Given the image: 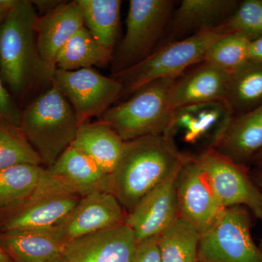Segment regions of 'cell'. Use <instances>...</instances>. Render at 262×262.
<instances>
[{"instance_id": "cell-19", "label": "cell", "mask_w": 262, "mask_h": 262, "mask_svg": "<svg viewBox=\"0 0 262 262\" xmlns=\"http://www.w3.org/2000/svg\"><path fill=\"white\" fill-rule=\"evenodd\" d=\"M233 117L234 114L226 101L184 106L174 110L168 134L172 136L182 130L184 141L193 144L211 134L210 148Z\"/></svg>"}, {"instance_id": "cell-12", "label": "cell", "mask_w": 262, "mask_h": 262, "mask_svg": "<svg viewBox=\"0 0 262 262\" xmlns=\"http://www.w3.org/2000/svg\"><path fill=\"white\" fill-rule=\"evenodd\" d=\"M127 214L111 193L95 192L81 198L62 220L50 228L65 246L82 236L124 223Z\"/></svg>"}, {"instance_id": "cell-5", "label": "cell", "mask_w": 262, "mask_h": 262, "mask_svg": "<svg viewBox=\"0 0 262 262\" xmlns=\"http://www.w3.org/2000/svg\"><path fill=\"white\" fill-rule=\"evenodd\" d=\"M225 34L220 27L200 31L182 40L169 43L143 61L111 77L121 83L122 96L132 95L153 81L178 78L188 68L201 63L207 51Z\"/></svg>"}, {"instance_id": "cell-2", "label": "cell", "mask_w": 262, "mask_h": 262, "mask_svg": "<svg viewBox=\"0 0 262 262\" xmlns=\"http://www.w3.org/2000/svg\"><path fill=\"white\" fill-rule=\"evenodd\" d=\"M37 9L29 0H19L0 24V76L17 99L23 100L43 82L38 52Z\"/></svg>"}, {"instance_id": "cell-13", "label": "cell", "mask_w": 262, "mask_h": 262, "mask_svg": "<svg viewBox=\"0 0 262 262\" xmlns=\"http://www.w3.org/2000/svg\"><path fill=\"white\" fill-rule=\"evenodd\" d=\"M82 27L83 16L77 0L62 1L56 8L39 17L37 42L42 64L43 82L51 84L56 70L58 53Z\"/></svg>"}, {"instance_id": "cell-24", "label": "cell", "mask_w": 262, "mask_h": 262, "mask_svg": "<svg viewBox=\"0 0 262 262\" xmlns=\"http://www.w3.org/2000/svg\"><path fill=\"white\" fill-rule=\"evenodd\" d=\"M84 27L103 47L115 51L120 32V0H77Z\"/></svg>"}, {"instance_id": "cell-1", "label": "cell", "mask_w": 262, "mask_h": 262, "mask_svg": "<svg viewBox=\"0 0 262 262\" xmlns=\"http://www.w3.org/2000/svg\"><path fill=\"white\" fill-rule=\"evenodd\" d=\"M189 155L179 149L170 134L125 141L120 161L108 176V192L116 198L127 213H130Z\"/></svg>"}, {"instance_id": "cell-14", "label": "cell", "mask_w": 262, "mask_h": 262, "mask_svg": "<svg viewBox=\"0 0 262 262\" xmlns=\"http://www.w3.org/2000/svg\"><path fill=\"white\" fill-rule=\"evenodd\" d=\"M184 163L148 193L135 208L127 213L125 224L134 231L138 243L156 237L178 218L176 183Z\"/></svg>"}, {"instance_id": "cell-7", "label": "cell", "mask_w": 262, "mask_h": 262, "mask_svg": "<svg viewBox=\"0 0 262 262\" xmlns=\"http://www.w3.org/2000/svg\"><path fill=\"white\" fill-rule=\"evenodd\" d=\"M199 262H262V251L251 234V218L246 207L226 208L219 220L201 235Z\"/></svg>"}, {"instance_id": "cell-11", "label": "cell", "mask_w": 262, "mask_h": 262, "mask_svg": "<svg viewBox=\"0 0 262 262\" xmlns=\"http://www.w3.org/2000/svg\"><path fill=\"white\" fill-rule=\"evenodd\" d=\"M179 217L201 235L215 225L225 211L209 178L195 156L189 155L182 165L176 183Z\"/></svg>"}, {"instance_id": "cell-17", "label": "cell", "mask_w": 262, "mask_h": 262, "mask_svg": "<svg viewBox=\"0 0 262 262\" xmlns=\"http://www.w3.org/2000/svg\"><path fill=\"white\" fill-rule=\"evenodd\" d=\"M229 74L206 62L188 74L176 79L170 90V103L173 110L191 106L225 101Z\"/></svg>"}, {"instance_id": "cell-4", "label": "cell", "mask_w": 262, "mask_h": 262, "mask_svg": "<svg viewBox=\"0 0 262 262\" xmlns=\"http://www.w3.org/2000/svg\"><path fill=\"white\" fill-rule=\"evenodd\" d=\"M176 79H160L143 86L127 101L108 108L101 121L124 141L168 134L174 113L169 95Z\"/></svg>"}, {"instance_id": "cell-34", "label": "cell", "mask_w": 262, "mask_h": 262, "mask_svg": "<svg viewBox=\"0 0 262 262\" xmlns=\"http://www.w3.org/2000/svg\"><path fill=\"white\" fill-rule=\"evenodd\" d=\"M36 9L46 12V13L56 8L62 1H53V0H34L31 1Z\"/></svg>"}, {"instance_id": "cell-38", "label": "cell", "mask_w": 262, "mask_h": 262, "mask_svg": "<svg viewBox=\"0 0 262 262\" xmlns=\"http://www.w3.org/2000/svg\"><path fill=\"white\" fill-rule=\"evenodd\" d=\"M9 11L10 10H6L0 8V24L3 23V20H4L5 17H6L7 14H8Z\"/></svg>"}, {"instance_id": "cell-29", "label": "cell", "mask_w": 262, "mask_h": 262, "mask_svg": "<svg viewBox=\"0 0 262 262\" xmlns=\"http://www.w3.org/2000/svg\"><path fill=\"white\" fill-rule=\"evenodd\" d=\"M251 41L238 34H226L213 43L203 57V61L227 74H232L247 63Z\"/></svg>"}, {"instance_id": "cell-31", "label": "cell", "mask_w": 262, "mask_h": 262, "mask_svg": "<svg viewBox=\"0 0 262 262\" xmlns=\"http://www.w3.org/2000/svg\"><path fill=\"white\" fill-rule=\"evenodd\" d=\"M22 110L13 97L0 76V118L20 127Z\"/></svg>"}, {"instance_id": "cell-21", "label": "cell", "mask_w": 262, "mask_h": 262, "mask_svg": "<svg viewBox=\"0 0 262 262\" xmlns=\"http://www.w3.org/2000/svg\"><path fill=\"white\" fill-rule=\"evenodd\" d=\"M125 143L107 124L100 120L81 124L72 145L83 151L110 176L120 161Z\"/></svg>"}, {"instance_id": "cell-35", "label": "cell", "mask_w": 262, "mask_h": 262, "mask_svg": "<svg viewBox=\"0 0 262 262\" xmlns=\"http://www.w3.org/2000/svg\"><path fill=\"white\" fill-rule=\"evenodd\" d=\"M251 177L253 180L256 183L257 187L259 188L260 190L262 193V171L261 170H256V169L253 168L252 171H251ZM260 249L262 251V239L259 244Z\"/></svg>"}, {"instance_id": "cell-32", "label": "cell", "mask_w": 262, "mask_h": 262, "mask_svg": "<svg viewBox=\"0 0 262 262\" xmlns=\"http://www.w3.org/2000/svg\"><path fill=\"white\" fill-rule=\"evenodd\" d=\"M132 262H162L158 236L138 243Z\"/></svg>"}, {"instance_id": "cell-10", "label": "cell", "mask_w": 262, "mask_h": 262, "mask_svg": "<svg viewBox=\"0 0 262 262\" xmlns=\"http://www.w3.org/2000/svg\"><path fill=\"white\" fill-rule=\"evenodd\" d=\"M195 157L224 208L244 206L262 221V193L248 166L234 163L212 149L203 150Z\"/></svg>"}, {"instance_id": "cell-36", "label": "cell", "mask_w": 262, "mask_h": 262, "mask_svg": "<svg viewBox=\"0 0 262 262\" xmlns=\"http://www.w3.org/2000/svg\"><path fill=\"white\" fill-rule=\"evenodd\" d=\"M251 165H253V168L262 171V150L255 157Z\"/></svg>"}, {"instance_id": "cell-26", "label": "cell", "mask_w": 262, "mask_h": 262, "mask_svg": "<svg viewBox=\"0 0 262 262\" xmlns=\"http://www.w3.org/2000/svg\"><path fill=\"white\" fill-rule=\"evenodd\" d=\"M46 168L20 164L0 170V213L27 200L40 182Z\"/></svg>"}, {"instance_id": "cell-15", "label": "cell", "mask_w": 262, "mask_h": 262, "mask_svg": "<svg viewBox=\"0 0 262 262\" xmlns=\"http://www.w3.org/2000/svg\"><path fill=\"white\" fill-rule=\"evenodd\" d=\"M138 241L125 222L71 241L64 246V262H132Z\"/></svg>"}, {"instance_id": "cell-3", "label": "cell", "mask_w": 262, "mask_h": 262, "mask_svg": "<svg viewBox=\"0 0 262 262\" xmlns=\"http://www.w3.org/2000/svg\"><path fill=\"white\" fill-rule=\"evenodd\" d=\"M80 125L67 98L51 83L22 110L20 128L48 168L73 144Z\"/></svg>"}, {"instance_id": "cell-6", "label": "cell", "mask_w": 262, "mask_h": 262, "mask_svg": "<svg viewBox=\"0 0 262 262\" xmlns=\"http://www.w3.org/2000/svg\"><path fill=\"white\" fill-rule=\"evenodd\" d=\"M170 0H130L126 31L114 51L113 75L145 59L163 35L173 13Z\"/></svg>"}, {"instance_id": "cell-16", "label": "cell", "mask_w": 262, "mask_h": 262, "mask_svg": "<svg viewBox=\"0 0 262 262\" xmlns=\"http://www.w3.org/2000/svg\"><path fill=\"white\" fill-rule=\"evenodd\" d=\"M209 149L249 167L262 150V104L243 115H234Z\"/></svg>"}, {"instance_id": "cell-28", "label": "cell", "mask_w": 262, "mask_h": 262, "mask_svg": "<svg viewBox=\"0 0 262 262\" xmlns=\"http://www.w3.org/2000/svg\"><path fill=\"white\" fill-rule=\"evenodd\" d=\"M20 164L42 165L20 127L0 118V170Z\"/></svg>"}, {"instance_id": "cell-25", "label": "cell", "mask_w": 262, "mask_h": 262, "mask_svg": "<svg viewBox=\"0 0 262 262\" xmlns=\"http://www.w3.org/2000/svg\"><path fill=\"white\" fill-rule=\"evenodd\" d=\"M225 101L234 115H243L262 104V63L248 61L229 74Z\"/></svg>"}, {"instance_id": "cell-8", "label": "cell", "mask_w": 262, "mask_h": 262, "mask_svg": "<svg viewBox=\"0 0 262 262\" xmlns=\"http://www.w3.org/2000/svg\"><path fill=\"white\" fill-rule=\"evenodd\" d=\"M80 199L53 179L46 169L37 187L27 200L0 213V233L49 228L62 220Z\"/></svg>"}, {"instance_id": "cell-9", "label": "cell", "mask_w": 262, "mask_h": 262, "mask_svg": "<svg viewBox=\"0 0 262 262\" xmlns=\"http://www.w3.org/2000/svg\"><path fill=\"white\" fill-rule=\"evenodd\" d=\"M51 83L67 98L80 124L102 116L122 97L123 91L116 78L101 75L94 68L56 70Z\"/></svg>"}, {"instance_id": "cell-22", "label": "cell", "mask_w": 262, "mask_h": 262, "mask_svg": "<svg viewBox=\"0 0 262 262\" xmlns=\"http://www.w3.org/2000/svg\"><path fill=\"white\" fill-rule=\"evenodd\" d=\"M238 6L234 0H183L176 11V32L194 33L220 27Z\"/></svg>"}, {"instance_id": "cell-33", "label": "cell", "mask_w": 262, "mask_h": 262, "mask_svg": "<svg viewBox=\"0 0 262 262\" xmlns=\"http://www.w3.org/2000/svg\"><path fill=\"white\" fill-rule=\"evenodd\" d=\"M248 60V61L262 63V37L250 42Z\"/></svg>"}, {"instance_id": "cell-23", "label": "cell", "mask_w": 262, "mask_h": 262, "mask_svg": "<svg viewBox=\"0 0 262 262\" xmlns=\"http://www.w3.org/2000/svg\"><path fill=\"white\" fill-rule=\"evenodd\" d=\"M113 54L82 27L60 51L56 58V70L76 71L104 67L111 63Z\"/></svg>"}, {"instance_id": "cell-37", "label": "cell", "mask_w": 262, "mask_h": 262, "mask_svg": "<svg viewBox=\"0 0 262 262\" xmlns=\"http://www.w3.org/2000/svg\"><path fill=\"white\" fill-rule=\"evenodd\" d=\"M0 262H12L0 246Z\"/></svg>"}, {"instance_id": "cell-20", "label": "cell", "mask_w": 262, "mask_h": 262, "mask_svg": "<svg viewBox=\"0 0 262 262\" xmlns=\"http://www.w3.org/2000/svg\"><path fill=\"white\" fill-rule=\"evenodd\" d=\"M0 246L12 262H64V246L50 227L3 232Z\"/></svg>"}, {"instance_id": "cell-27", "label": "cell", "mask_w": 262, "mask_h": 262, "mask_svg": "<svg viewBox=\"0 0 262 262\" xmlns=\"http://www.w3.org/2000/svg\"><path fill=\"white\" fill-rule=\"evenodd\" d=\"M201 237L196 229L178 217L158 235L162 262H199Z\"/></svg>"}, {"instance_id": "cell-30", "label": "cell", "mask_w": 262, "mask_h": 262, "mask_svg": "<svg viewBox=\"0 0 262 262\" xmlns=\"http://www.w3.org/2000/svg\"><path fill=\"white\" fill-rule=\"evenodd\" d=\"M224 34H238L250 41L262 37V0H246L220 26Z\"/></svg>"}, {"instance_id": "cell-18", "label": "cell", "mask_w": 262, "mask_h": 262, "mask_svg": "<svg viewBox=\"0 0 262 262\" xmlns=\"http://www.w3.org/2000/svg\"><path fill=\"white\" fill-rule=\"evenodd\" d=\"M46 169L63 187L81 198L95 192H108V174L74 146L67 148L53 165Z\"/></svg>"}]
</instances>
